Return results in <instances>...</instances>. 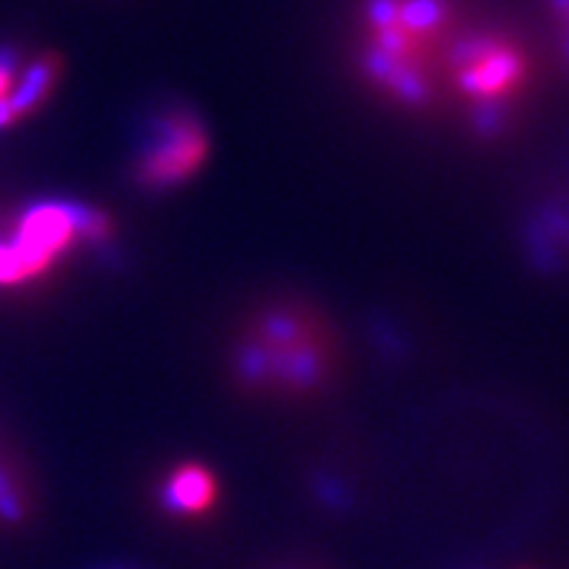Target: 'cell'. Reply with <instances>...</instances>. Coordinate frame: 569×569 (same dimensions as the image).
Returning a JSON list of instances; mask_svg holds the SVG:
<instances>
[{
    "label": "cell",
    "instance_id": "obj_4",
    "mask_svg": "<svg viewBox=\"0 0 569 569\" xmlns=\"http://www.w3.org/2000/svg\"><path fill=\"white\" fill-rule=\"evenodd\" d=\"M210 151L198 113L187 106L160 108L134 158V180L149 192L180 187L203 166Z\"/></svg>",
    "mask_w": 569,
    "mask_h": 569
},
{
    "label": "cell",
    "instance_id": "obj_1",
    "mask_svg": "<svg viewBox=\"0 0 569 569\" xmlns=\"http://www.w3.org/2000/svg\"><path fill=\"white\" fill-rule=\"evenodd\" d=\"M473 16L471 0H349L355 70L396 106H433L445 93L453 44Z\"/></svg>",
    "mask_w": 569,
    "mask_h": 569
},
{
    "label": "cell",
    "instance_id": "obj_7",
    "mask_svg": "<svg viewBox=\"0 0 569 569\" xmlns=\"http://www.w3.org/2000/svg\"><path fill=\"white\" fill-rule=\"evenodd\" d=\"M549 30L555 36V47L569 64V0H547Z\"/></svg>",
    "mask_w": 569,
    "mask_h": 569
},
{
    "label": "cell",
    "instance_id": "obj_3",
    "mask_svg": "<svg viewBox=\"0 0 569 569\" xmlns=\"http://www.w3.org/2000/svg\"><path fill=\"white\" fill-rule=\"evenodd\" d=\"M322 352L317 329L297 311H270L253 329L239 352L241 375L248 381L308 387L322 375Z\"/></svg>",
    "mask_w": 569,
    "mask_h": 569
},
{
    "label": "cell",
    "instance_id": "obj_2",
    "mask_svg": "<svg viewBox=\"0 0 569 569\" xmlns=\"http://www.w3.org/2000/svg\"><path fill=\"white\" fill-rule=\"evenodd\" d=\"M532 79V53L515 30L473 16L448 61L445 90L462 102L477 128L502 126Z\"/></svg>",
    "mask_w": 569,
    "mask_h": 569
},
{
    "label": "cell",
    "instance_id": "obj_5",
    "mask_svg": "<svg viewBox=\"0 0 569 569\" xmlns=\"http://www.w3.org/2000/svg\"><path fill=\"white\" fill-rule=\"evenodd\" d=\"M218 495L216 477L201 465H178L163 488H160V502L169 515L178 517H196L212 506Z\"/></svg>",
    "mask_w": 569,
    "mask_h": 569
},
{
    "label": "cell",
    "instance_id": "obj_6",
    "mask_svg": "<svg viewBox=\"0 0 569 569\" xmlns=\"http://www.w3.org/2000/svg\"><path fill=\"white\" fill-rule=\"evenodd\" d=\"M27 509V495H23L21 482L16 471L7 462H0V520H21Z\"/></svg>",
    "mask_w": 569,
    "mask_h": 569
}]
</instances>
